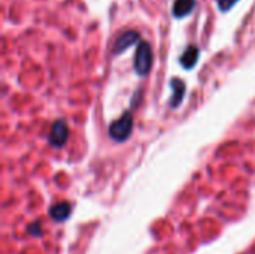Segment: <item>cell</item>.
<instances>
[{"instance_id":"1","label":"cell","mask_w":255,"mask_h":254,"mask_svg":"<svg viewBox=\"0 0 255 254\" xmlns=\"http://www.w3.org/2000/svg\"><path fill=\"white\" fill-rule=\"evenodd\" d=\"M131 130H133V115L130 111H127L109 126V136L117 142H124L130 138Z\"/></svg>"},{"instance_id":"2","label":"cell","mask_w":255,"mask_h":254,"mask_svg":"<svg viewBox=\"0 0 255 254\" xmlns=\"http://www.w3.org/2000/svg\"><path fill=\"white\" fill-rule=\"evenodd\" d=\"M152 67V49L146 40L139 42L136 55H134V70L139 76H145L149 73Z\"/></svg>"},{"instance_id":"3","label":"cell","mask_w":255,"mask_h":254,"mask_svg":"<svg viewBox=\"0 0 255 254\" xmlns=\"http://www.w3.org/2000/svg\"><path fill=\"white\" fill-rule=\"evenodd\" d=\"M69 138V127L66 124L64 120H57L52 126H51V132L48 135V142L51 147L58 148L63 147L66 144Z\"/></svg>"},{"instance_id":"4","label":"cell","mask_w":255,"mask_h":254,"mask_svg":"<svg viewBox=\"0 0 255 254\" xmlns=\"http://www.w3.org/2000/svg\"><path fill=\"white\" fill-rule=\"evenodd\" d=\"M139 39V33L136 30H128L124 31L114 43V52L115 54H121L126 49H128V46H131L136 40Z\"/></svg>"},{"instance_id":"5","label":"cell","mask_w":255,"mask_h":254,"mask_svg":"<svg viewBox=\"0 0 255 254\" xmlns=\"http://www.w3.org/2000/svg\"><path fill=\"white\" fill-rule=\"evenodd\" d=\"M170 88L173 90V94H172V99L169 102V106L170 108H176L184 100V96H185V82L182 79H179V78H173L170 81Z\"/></svg>"},{"instance_id":"6","label":"cell","mask_w":255,"mask_h":254,"mask_svg":"<svg viewBox=\"0 0 255 254\" xmlns=\"http://www.w3.org/2000/svg\"><path fill=\"white\" fill-rule=\"evenodd\" d=\"M199 55H200L199 48L196 45H190V46H187V49L181 55L179 61H181V64H182L184 69H191V67L196 66V63L199 60Z\"/></svg>"},{"instance_id":"7","label":"cell","mask_w":255,"mask_h":254,"mask_svg":"<svg viewBox=\"0 0 255 254\" xmlns=\"http://www.w3.org/2000/svg\"><path fill=\"white\" fill-rule=\"evenodd\" d=\"M49 214H51V219L52 220H55V222H64L70 216V205L67 202L55 204V205L51 207Z\"/></svg>"},{"instance_id":"8","label":"cell","mask_w":255,"mask_h":254,"mask_svg":"<svg viewBox=\"0 0 255 254\" xmlns=\"http://www.w3.org/2000/svg\"><path fill=\"white\" fill-rule=\"evenodd\" d=\"M196 6V0H175L173 3V15L176 18H184L191 13Z\"/></svg>"},{"instance_id":"9","label":"cell","mask_w":255,"mask_h":254,"mask_svg":"<svg viewBox=\"0 0 255 254\" xmlns=\"http://www.w3.org/2000/svg\"><path fill=\"white\" fill-rule=\"evenodd\" d=\"M239 0H217V3H218V7L221 9V10H230L236 3H238Z\"/></svg>"}]
</instances>
